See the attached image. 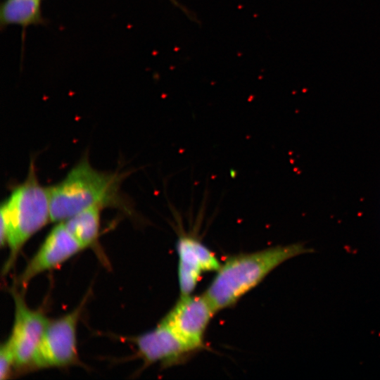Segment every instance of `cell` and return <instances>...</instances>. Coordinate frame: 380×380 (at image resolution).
Masks as SVG:
<instances>
[{
  "label": "cell",
  "mask_w": 380,
  "mask_h": 380,
  "mask_svg": "<svg viewBox=\"0 0 380 380\" xmlns=\"http://www.w3.org/2000/svg\"><path fill=\"white\" fill-rule=\"evenodd\" d=\"M176 250L180 296L192 294L203 273L216 272L220 267L215 253L190 234L180 233Z\"/></svg>",
  "instance_id": "obj_7"
},
{
  "label": "cell",
  "mask_w": 380,
  "mask_h": 380,
  "mask_svg": "<svg viewBox=\"0 0 380 380\" xmlns=\"http://www.w3.org/2000/svg\"><path fill=\"white\" fill-rule=\"evenodd\" d=\"M13 367H15V357L8 339L1 346L0 349V379L8 378Z\"/></svg>",
  "instance_id": "obj_12"
},
{
  "label": "cell",
  "mask_w": 380,
  "mask_h": 380,
  "mask_svg": "<svg viewBox=\"0 0 380 380\" xmlns=\"http://www.w3.org/2000/svg\"><path fill=\"white\" fill-rule=\"evenodd\" d=\"M83 249L64 223L58 222L25 266L18 284L26 286L37 275L62 265Z\"/></svg>",
  "instance_id": "obj_8"
},
{
  "label": "cell",
  "mask_w": 380,
  "mask_h": 380,
  "mask_svg": "<svg viewBox=\"0 0 380 380\" xmlns=\"http://www.w3.org/2000/svg\"><path fill=\"white\" fill-rule=\"evenodd\" d=\"M82 305L49 320L28 367L46 369L73 365L78 360L77 327Z\"/></svg>",
  "instance_id": "obj_4"
},
{
  "label": "cell",
  "mask_w": 380,
  "mask_h": 380,
  "mask_svg": "<svg viewBox=\"0 0 380 380\" xmlns=\"http://www.w3.org/2000/svg\"><path fill=\"white\" fill-rule=\"evenodd\" d=\"M133 341L146 365L159 362L163 367H171L185 362L196 353L162 321Z\"/></svg>",
  "instance_id": "obj_9"
},
{
  "label": "cell",
  "mask_w": 380,
  "mask_h": 380,
  "mask_svg": "<svg viewBox=\"0 0 380 380\" xmlns=\"http://www.w3.org/2000/svg\"><path fill=\"white\" fill-rule=\"evenodd\" d=\"M49 221V188L39 183L32 161L25 181L12 189L0 208V244L9 249L4 274L12 268L26 242Z\"/></svg>",
  "instance_id": "obj_3"
},
{
  "label": "cell",
  "mask_w": 380,
  "mask_h": 380,
  "mask_svg": "<svg viewBox=\"0 0 380 380\" xmlns=\"http://www.w3.org/2000/svg\"><path fill=\"white\" fill-rule=\"evenodd\" d=\"M15 313L8 341L15 357V367L27 368L31 362L49 319L39 310L31 309L16 291L12 293Z\"/></svg>",
  "instance_id": "obj_6"
},
{
  "label": "cell",
  "mask_w": 380,
  "mask_h": 380,
  "mask_svg": "<svg viewBox=\"0 0 380 380\" xmlns=\"http://www.w3.org/2000/svg\"><path fill=\"white\" fill-rule=\"evenodd\" d=\"M314 252L303 243L277 246L228 257L215 272L204 295L217 312L234 305L286 260Z\"/></svg>",
  "instance_id": "obj_1"
},
{
  "label": "cell",
  "mask_w": 380,
  "mask_h": 380,
  "mask_svg": "<svg viewBox=\"0 0 380 380\" xmlns=\"http://www.w3.org/2000/svg\"><path fill=\"white\" fill-rule=\"evenodd\" d=\"M103 208L91 206L63 222L83 248L94 245L98 239Z\"/></svg>",
  "instance_id": "obj_10"
},
{
  "label": "cell",
  "mask_w": 380,
  "mask_h": 380,
  "mask_svg": "<svg viewBox=\"0 0 380 380\" xmlns=\"http://www.w3.org/2000/svg\"><path fill=\"white\" fill-rule=\"evenodd\" d=\"M42 20L41 0H5L0 7L1 26H28Z\"/></svg>",
  "instance_id": "obj_11"
},
{
  "label": "cell",
  "mask_w": 380,
  "mask_h": 380,
  "mask_svg": "<svg viewBox=\"0 0 380 380\" xmlns=\"http://www.w3.org/2000/svg\"><path fill=\"white\" fill-rule=\"evenodd\" d=\"M125 175L99 171L82 158L58 184L49 188L51 221L63 222L94 205L127 209L120 186Z\"/></svg>",
  "instance_id": "obj_2"
},
{
  "label": "cell",
  "mask_w": 380,
  "mask_h": 380,
  "mask_svg": "<svg viewBox=\"0 0 380 380\" xmlns=\"http://www.w3.org/2000/svg\"><path fill=\"white\" fill-rule=\"evenodd\" d=\"M171 1H173L174 0H171Z\"/></svg>",
  "instance_id": "obj_13"
},
{
  "label": "cell",
  "mask_w": 380,
  "mask_h": 380,
  "mask_svg": "<svg viewBox=\"0 0 380 380\" xmlns=\"http://www.w3.org/2000/svg\"><path fill=\"white\" fill-rule=\"evenodd\" d=\"M217 312L204 295L180 296L161 320L195 352L204 347L206 329Z\"/></svg>",
  "instance_id": "obj_5"
}]
</instances>
